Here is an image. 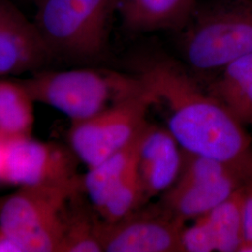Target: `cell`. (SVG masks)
Masks as SVG:
<instances>
[{"instance_id":"6da1fadb","label":"cell","mask_w":252,"mask_h":252,"mask_svg":"<svg viewBox=\"0 0 252 252\" xmlns=\"http://www.w3.org/2000/svg\"><path fill=\"white\" fill-rule=\"evenodd\" d=\"M135 74L165 103L168 127L182 150L224 162L252 182V140L223 103L205 92L179 63L163 56L138 62Z\"/></svg>"},{"instance_id":"7a4b0ae2","label":"cell","mask_w":252,"mask_h":252,"mask_svg":"<svg viewBox=\"0 0 252 252\" xmlns=\"http://www.w3.org/2000/svg\"><path fill=\"white\" fill-rule=\"evenodd\" d=\"M118 0H37L34 24L54 60L96 63L108 51Z\"/></svg>"},{"instance_id":"3957f363","label":"cell","mask_w":252,"mask_h":252,"mask_svg":"<svg viewBox=\"0 0 252 252\" xmlns=\"http://www.w3.org/2000/svg\"><path fill=\"white\" fill-rule=\"evenodd\" d=\"M18 80L35 103L57 109L71 123L92 117L145 88L136 74L93 67L45 68Z\"/></svg>"},{"instance_id":"277c9868","label":"cell","mask_w":252,"mask_h":252,"mask_svg":"<svg viewBox=\"0 0 252 252\" xmlns=\"http://www.w3.org/2000/svg\"><path fill=\"white\" fill-rule=\"evenodd\" d=\"M82 190L83 176L61 183L19 187L0 200V230L22 252H59L68 205Z\"/></svg>"},{"instance_id":"5b68a950","label":"cell","mask_w":252,"mask_h":252,"mask_svg":"<svg viewBox=\"0 0 252 252\" xmlns=\"http://www.w3.org/2000/svg\"><path fill=\"white\" fill-rule=\"evenodd\" d=\"M184 29L182 52L189 65L221 70L252 53V0H232L201 11Z\"/></svg>"},{"instance_id":"8992f818","label":"cell","mask_w":252,"mask_h":252,"mask_svg":"<svg viewBox=\"0 0 252 252\" xmlns=\"http://www.w3.org/2000/svg\"><path fill=\"white\" fill-rule=\"evenodd\" d=\"M159 103L155 93L145 84L144 89L134 95L92 117L71 123L69 147L91 168L129 144L149 124V110Z\"/></svg>"},{"instance_id":"52a82bcc","label":"cell","mask_w":252,"mask_h":252,"mask_svg":"<svg viewBox=\"0 0 252 252\" xmlns=\"http://www.w3.org/2000/svg\"><path fill=\"white\" fill-rule=\"evenodd\" d=\"M185 223L159 202L146 204L115 222L101 218L100 241L103 252H182Z\"/></svg>"},{"instance_id":"ba28073f","label":"cell","mask_w":252,"mask_h":252,"mask_svg":"<svg viewBox=\"0 0 252 252\" xmlns=\"http://www.w3.org/2000/svg\"><path fill=\"white\" fill-rule=\"evenodd\" d=\"M7 139V184H54L81 176L77 171L80 160L70 147L36 140L31 135Z\"/></svg>"},{"instance_id":"9c48e42d","label":"cell","mask_w":252,"mask_h":252,"mask_svg":"<svg viewBox=\"0 0 252 252\" xmlns=\"http://www.w3.org/2000/svg\"><path fill=\"white\" fill-rule=\"evenodd\" d=\"M54 62L34 22L0 0V78L45 69Z\"/></svg>"},{"instance_id":"30bf717a","label":"cell","mask_w":252,"mask_h":252,"mask_svg":"<svg viewBox=\"0 0 252 252\" xmlns=\"http://www.w3.org/2000/svg\"><path fill=\"white\" fill-rule=\"evenodd\" d=\"M182 149L166 128L149 124L138 149L136 170L146 201L162 195L178 180Z\"/></svg>"},{"instance_id":"8fae6325","label":"cell","mask_w":252,"mask_h":252,"mask_svg":"<svg viewBox=\"0 0 252 252\" xmlns=\"http://www.w3.org/2000/svg\"><path fill=\"white\" fill-rule=\"evenodd\" d=\"M247 185L240 177L198 181H176L162 194L159 203L172 215L186 222L195 220L225 201Z\"/></svg>"},{"instance_id":"7c38bea8","label":"cell","mask_w":252,"mask_h":252,"mask_svg":"<svg viewBox=\"0 0 252 252\" xmlns=\"http://www.w3.org/2000/svg\"><path fill=\"white\" fill-rule=\"evenodd\" d=\"M195 11V0H118V12L129 30H181Z\"/></svg>"},{"instance_id":"4fadbf2b","label":"cell","mask_w":252,"mask_h":252,"mask_svg":"<svg viewBox=\"0 0 252 252\" xmlns=\"http://www.w3.org/2000/svg\"><path fill=\"white\" fill-rule=\"evenodd\" d=\"M147 126L129 144L98 164L88 168V172L83 176L85 194L96 210L135 171L138 149Z\"/></svg>"},{"instance_id":"5bb4252c","label":"cell","mask_w":252,"mask_h":252,"mask_svg":"<svg viewBox=\"0 0 252 252\" xmlns=\"http://www.w3.org/2000/svg\"><path fill=\"white\" fill-rule=\"evenodd\" d=\"M208 92L243 124H252V53L221 69Z\"/></svg>"},{"instance_id":"9a60e30c","label":"cell","mask_w":252,"mask_h":252,"mask_svg":"<svg viewBox=\"0 0 252 252\" xmlns=\"http://www.w3.org/2000/svg\"><path fill=\"white\" fill-rule=\"evenodd\" d=\"M84 190L77 193L68 205L59 252H103L99 237L101 217L91 202L84 201Z\"/></svg>"},{"instance_id":"2e32d148","label":"cell","mask_w":252,"mask_h":252,"mask_svg":"<svg viewBox=\"0 0 252 252\" xmlns=\"http://www.w3.org/2000/svg\"><path fill=\"white\" fill-rule=\"evenodd\" d=\"M34 100L18 79L0 78V136L31 135L35 121Z\"/></svg>"},{"instance_id":"e0dca14e","label":"cell","mask_w":252,"mask_h":252,"mask_svg":"<svg viewBox=\"0 0 252 252\" xmlns=\"http://www.w3.org/2000/svg\"><path fill=\"white\" fill-rule=\"evenodd\" d=\"M244 192L245 186L203 215L213 236L216 252H240L245 240Z\"/></svg>"},{"instance_id":"ac0fdd59","label":"cell","mask_w":252,"mask_h":252,"mask_svg":"<svg viewBox=\"0 0 252 252\" xmlns=\"http://www.w3.org/2000/svg\"><path fill=\"white\" fill-rule=\"evenodd\" d=\"M148 204L137 170L132 172L97 211L107 222H115Z\"/></svg>"},{"instance_id":"d6986e66","label":"cell","mask_w":252,"mask_h":252,"mask_svg":"<svg viewBox=\"0 0 252 252\" xmlns=\"http://www.w3.org/2000/svg\"><path fill=\"white\" fill-rule=\"evenodd\" d=\"M193 224L184 228L181 235L182 252H216L213 236L203 216L193 220Z\"/></svg>"},{"instance_id":"ffe728a7","label":"cell","mask_w":252,"mask_h":252,"mask_svg":"<svg viewBox=\"0 0 252 252\" xmlns=\"http://www.w3.org/2000/svg\"><path fill=\"white\" fill-rule=\"evenodd\" d=\"M243 217L245 240L240 252H242V250L246 246L252 242V182L245 186Z\"/></svg>"},{"instance_id":"44dd1931","label":"cell","mask_w":252,"mask_h":252,"mask_svg":"<svg viewBox=\"0 0 252 252\" xmlns=\"http://www.w3.org/2000/svg\"><path fill=\"white\" fill-rule=\"evenodd\" d=\"M7 155L8 139L0 136V183L7 181Z\"/></svg>"},{"instance_id":"7402d4cb","label":"cell","mask_w":252,"mask_h":252,"mask_svg":"<svg viewBox=\"0 0 252 252\" xmlns=\"http://www.w3.org/2000/svg\"><path fill=\"white\" fill-rule=\"evenodd\" d=\"M0 252H22L21 249L8 235L0 230Z\"/></svg>"},{"instance_id":"603a6c76","label":"cell","mask_w":252,"mask_h":252,"mask_svg":"<svg viewBox=\"0 0 252 252\" xmlns=\"http://www.w3.org/2000/svg\"><path fill=\"white\" fill-rule=\"evenodd\" d=\"M242 252H252V242L251 244H249L248 246H246L242 250Z\"/></svg>"}]
</instances>
